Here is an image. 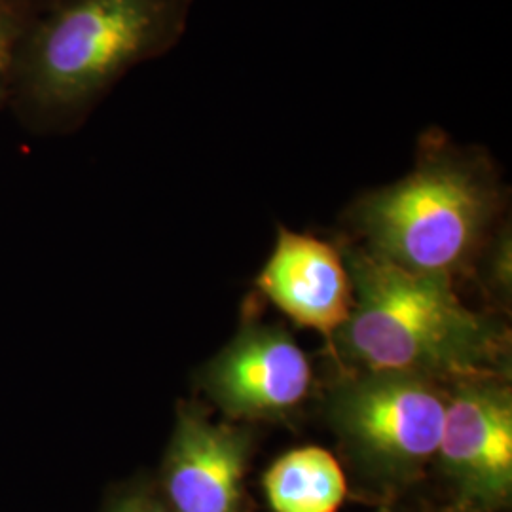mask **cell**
<instances>
[{"label":"cell","mask_w":512,"mask_h":512,"mask_svg":"<svg viewBox=\"0 0 512 512\" xmlns=\"http://www.w3.org/2000/svg\"><path fill=\"white\" fill-rule=\"evenodd\" d=\"M509 192L492 154L427 128L414 167L359 194L344 211L346 243L412 274L456 285L507 222Z\"/></svg>","instance_id":"1"},{"label":"cell","mask_w":512,"mask_h":512,"mask_svg":"<svg viewBox=\"0 0 512 512\" xmlns=\"http://www.w3.org/2000/svg\"><path fill=\"white\" fill-rule=\"evenodd\" d=\"M198 0H44L8 109L35 135L82 128L133 69L173 52Z\"/></svg>","instance_id":"2"},{"label":"cell","mask_w":512,"mask_h":512,"mask_svg":"<svg viewBox=\"0 0 512 512\" xmlns=\"http://www.w3.org/2000/svg\"><path fill=\"white\" fill-rule=\"evenodd\" d=\"M353 310L329 353L338 368L418 374L442 384L511 374V332L471 310L456 285L412 274L342 241Z\"/></svg>","instance_id":"3"},{"label":"cell","mask_w":512,"mask_h":512,"mask_svg":"<svg viewBox=\"0 0 512 512\" xmlns=\"http://www.w3.org/2000/svg\"><path fill=\"white\" fill-rule=\"evenodd\" d=\"M448 385L408 372L338 368L323 412L349 469L384 503L421 482L437 456Z\"/></svg>","instance_id":"4"},{"label":"cell","mask_w":512,"mask_h":512,"mask_svg":"<svg viewBox=\"0 0 512 512\" xmlns=\"http://www.w3.org/2000/svg\"><path fill=\"white\" fill-rule=\"evenodd\" d=\"M448 406L431 469L440 512H505L512 501L511 374L461 378Z\"/></svg>","instance_id":"5"},{"label":"cell","mask_w":512,"mask_h":512,"mask_svg":"<svg viewBox=\"0 0 512 512\" xmlns=\"http://www.w3.org/2000/svg\"><path fill=\"white\" fill-rule=\"evenodd\" d=\"M313 385L310 357L289 330L256 319H247L198 376V387L224 418L245 425L291 420Z\"/></svg>","instance_id":"6"},{"label":"cell","mask_w":512,"mask_h":512,"mask_svg":"<svg viewBox=\"0 0 512 512\" xmlns=\"http://www.w3.org/2000/svg\"><path fill=\"white\" fill-rule=\"evenodd\" d=\"M255 454L251 425L211 420L181 403L156 490L173 512H247V475Z\"/></svg>","instance_id":"7"},{"label":"cell","mask_w":512,"mask_h":512,"mask_svg":"<svg viewBox=\"0 0 512 512\" xmlns=\"http://www.w3.org/2000/svg\"><path fill=\"white\" fill-rule=\"evenodd\" d=\"M256 287L294 325L321 334L330 349L353 310V283L342 247L279 226Z\"/></svg>","instance_id":"8"},{"label":"cell","mask_w":512,"mask_h":512,"mask_svg":"<svg viewBox=\"0 0 512 512\" xmlns=\"http://www.w3.org/2000/svg\"><path fill=\"white\" fill-rule=\"evenodd\" d=\"M272 512H338L348 497V476L321 446H302L274 459L262 475Z\"/></svg>","instance_id":"9"},{"label":"cell","mask_w":512,"mask_h":512,"mask_svg":"<svg viewBox=\"0 0 512 512\" xmlns=\"http://www.w3.org/2000/svg\"><path fill=\"white\" fill-rule=\"evenodd\" d=\"M44 0H0V109L8 107L19 57Z\"/></svg>","instance_id":"10"},{"label":"cell","mask_w":512,"mask_h":512,"mask_svg":"<svg viewBox=\"0 0 512 512\" xmlns=\"http://www.w3.org/2000/svg\"><path fill=\"white\" fill-rule=\"evenodd\" d=\"M103 512H173L158 494L156 486L133 484L120 490L107 503Z\"/></svg>","instance_id":"11"},{"label":"cell","mask_w":512,"mask_h":512,"mask_svg":"<svg viewBox=\"0 0 512 512\" xmlns=\"http://www.w3.org/2000/svg\"><path fill=\"white\" fill-rule=\"evenodd\" d=\"M376 512H395L393 511V503H384V505H380V509Z\"/></svg>","instance_id":"12"}]
</instances>
